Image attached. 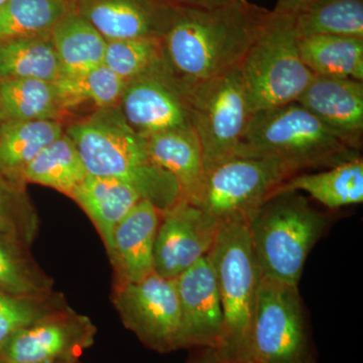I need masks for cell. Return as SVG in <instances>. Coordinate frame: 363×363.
Returning <instances> with one entry per match:
<instances>
[{
    "label": "cell",
    "mask_w": 363,
    "mask_h": 363,
    "mask_svg": "<svg viewBox=\"0 0 363 363\" xmlns=\"http://www.w3.org/2000/svg\"><path fill=\"white\" fill-rule=\"evenodd\" d=\"M207 255L223 309V339L217 350L227 363H238L247 347L260 277L247 217L221 221Z\"/></svg>",
    "instance_id": "5"
},
{
    "label": "cell",
    "mask_w": 363,
    "mask_h": 363,
    "mask_svg": "<svg viewBox=\"0 0 363 363\" xmlns=\"http://www.w3.org/2000/svg\"><path fill=\"white\" fill-rule=\"evenodd\" d=\"M74 4L107 42L162 39L179 9L160 0H74Z\"/></svg>",
    "instance_id": "15"
},
{
    "label": "cell",
    "mask_w": 363,
    "mask_h": 363,
    "mask_svg": "<svg viewBox=\"0 0 363 363\" xmlns=\"http://www.w3.org/2000/svg\"><path fill=\"white\" fill-rule=\"evenodd\" d=\"M298 102L252 114L235 157L264 159L298 173L359 157Z\"/></svg>",
    "instance_id": "3"
},
{
    "label": "cell",
    "mask_w": 363,
    "mask_h": 363,
    "mask_svg": "<svg viewBox=\"0 0 363 363\" xmlns=\"http://www.w3.org/2000/svg\"><path fill=\"white\" fill-rule=\"evenodd\" d=\"M238 363H257V362H250V360H245V362H238Z\"/></svg>",
    "instance_id": "38"
},
{
    "label": "cell",
    "mask_w": 363,
    "mask_h": 363,
    "mask_svg": "<svg viewBox=\"0 0 363 363\" xmlns=\"http://www.w3.org/2000/svg\"><path fill=\"white\" fill-rule=\"evenodd\" d=\"M68 306L60 293L28 297L0 291V350L21 329Z\"/></svg>",
    "instance_id": "33"
},
{
    "label": "cell",
    "mask_w": 363,
    "mask_h": 363,
    "mask_svg": "<svg viewBox=\"0 0 363 363\" xmlns=\"http://www.w3.org/2000/svg\"><path fill=\"white\" fill-rule=\"evenodd\" d=\"M294 16L298 39L318 35L363 38V0H316Z\"/></svg>",
    "instance_id": "28"
},
{
    "label": "cell",
    "mask_w": 363,
    "mask_h": 363,
    "mask_svg": "<svg viewBox=\"0 0 363 363\" xmlns=\"http://www.w3.org/2000/svg\"><path fill=\"white\" fill-rule=\"evenodd\" d=\"M32 363H59V362H32Z\"/></svg>",
    "instance_id": "40"
},
{
    "label": "cell",
    "mask_w": 363,
    "mask_h": 363,
    "mask_svg": "<svg viewBox=\"0 0 363 363\" xmlns=\"http://www.w3.org/2000/svg\"><path fill=\"white\" fill-rule=\"evenodd\" d=\"M220 221L181 198L162 212L155 243V272L167 279L206 257L213 247Z\"/></svg>",
    "instance_id": "13"
},
{
    "label": "cell",
    "mask_w": 363,
    "mask_h": 363,
    "mask_svg": "<svg viewBox=\"0 0 363 363\" xmlns=\"http://www.w3.org/2000/svg\"><path fill=\"white\" fill-rule=\"evenodd\" d=\"M162 212L140 200L117 224L108 253L116 283H133L155 272V243Z\"/></svg>",
    "instance_id": "17"
},
{
    "label": "cell",
    "mask_w": 363,
    "mask_h": 363,
    "mask_svg": "<svg viewBox=\"0 0 363 363\" xmlns=\"http://www.w3.org/2000/svg\"><path fill=\"white\" fill-rule=\"evenodd\" d=\"M269 13L248 0L178 9L161 40L167 70L187 91L238 68Z\"/></svg>",
    "instance_id": "1"
},
{
    "label": "cell",
    "mask_w": 363,
    "mask_h": 363,
    "mask_svg": "<svg viewBox=\"0 0 363 363\" xmlns=\"http://www.w3.org/2000/svg\"><path fill=\"white\" fill-rule=\"evenodd\" d=\"M71 199L82 208L94 224L107 252L111 250L117 224L143 200L125 182L91 175L76 189Z\"/></svg>",
    "instance_id": "19"
},
{
    "label": "cell",
    "mask_w": 363,
    "mask_h": 363,
    "mask_svg": "<svg viewBox=\"0 0 363 363\" xmlns=\"http://www.w3.org/2000/svg\"><path fill=\"white\" fill-rule=\"evenodd\" d=\"M73 7L67 0H7L0 6V44L50 35Z\"/></svg>",
    "instance_id": "27"
},
{
    "label": "cell",
    "mask_w": 363,
    "mask_h": 363,
    "mask_svg": "<svg viewBox=\"0 0 363 363\" xmlns=\"http://www.w3.org/2000/svg\"><path fill=\"white\" fill-rule=\"evenodd\" d=\"M161 40L143 38L109 40L104 65L125 83L152 73L164 66Z\"/></svg>",
    "instance_id": "32"
},
{
    "label": "cell",
    "mask_w": 363,
    "mask_h": 363,
    "mask_svg": "<svg viewBox=\"0 0 363 363\" xmlns=\"http://www.w3.org/2000/svg\"><path fill=\"white\" fill-rule=\"evenodd\" d=\"M59 363H80L79 360H75V362H59Z\"/></svg>",
    "instance_id": "39"
},
{
    "label": "cell",
    "mask_w": 363,
    "mask_h": 363,
    "mask_svg": "<svg viewBox=\"0 0 363 363\" xmlns=\"http://www.w3.org/2000/svg\"><path fill=\"white\" fill-rule=\"evenodd\" d=\"M350 149L358 152L363 136V81L315 76L298 99Z\"/></svg>",
    "instance_id": "16"
},
{
    "label": "cell",
    "mask_w": 363,
    "mask_h": 363,
    "mask_svg": "<svg viewBox=\"0 0 363 363\" xmlns=\"http://www.w3.org/2000/svg\"><path fill=\"white\" fill-rule=\"evenodd\" d=\"M203 351L198 357L188 363H227L215 348H202Z\"/></svg>",
    "instance_id": "36"
},
{
    "label": "cell",
    "mask_w": 363,
    "mask_h": 363,
    "mask_svg": "<svg viewBox=\"0 0 363 363\" xmlns=\"http://www.w3.org/2000/svg\"><path fill=\"white\" fill-rule=\"evenodd\" d=\"M240 70L253 113L298 101L315 75L301 58L294 14L269 13Z\"/></svg>",
    "instance_id": "6"
},
{
    "label": "cell",
    "mask_w": 363,
    "mask_h": 363,
    "mask_svg": "<svg viewBox=\"0 0 363 363\" xmlns=\"http://www.w3.org/2000/svg\"><path fill=\"white\" fill-rule=\"evenodd\" d=\"M298 51L315 76L363 81V38L330 35L301 38Z\"/></svg>",
    "instance_id": "23"
},
{
    "label": "cell",
    "mask_w": 363,
    "mask_h": 363,
    "mask_svg": "<svg viewBox=\"0 0 363 363\" xmlns=\"http://www.w3.org/2000/svg\"><path fill=\"white\" fill-rule=\"evenodd\" d=\"M245 360L315 363L298 286L259 277L252 328L240 362Z\"/></svg>",
    "instance_id": "7"
},
{
    "label": "cell",
    "mask_w": 363,
    "mask_h": 363,
    "mask_svg": "<svg viewBox=\"0 0 363 363\" xmlns=\"http://www.w3.org/2000/svg\"><path fill=\"white\" fill-rule=\"evenodd\" d=\"M50 37L62 76L79 75L104 65L107 40L78 13L75 4L54 26Z\"/></svg>",
    "instance_id": "20"
},
{
    "label": "cell",
    "mask_w": 363,
    "mask_h": 363,
    "mask_svg": "<svg viewBox=\"0 0 363 363\" xmlns=\"http://www.w3.org/2000/svg\"><path fill=\"white\" fill-rule=\"evenodd\" d=\"M87 176L77 147L64 133L28 164L21 182L25 186L38 184L52 188L71 198Z\"/></svg>",
    "instance_id": "24"
},
{
    "label": "cell",
    "mask_w": 363,
    "mask_h": 363,
    "mask_svg": "<svg viewBox=\"0 0 363 363\" xmlns=\"http://www.w3.org/2000/svg\"><path fill=\"white\" fill-rule=\"evenodd\" d=\"M96 335L90 318L68 306L14 334L0 350V362H75L94 344Z\"/></svg>",
    "instance_id": "11"
},
{
    "label": "cell",
    "mask_w": 363,
    "mask_h": 363,
    "mask_svg": "<svg viewBox=\"0 0 363 363\" xmlns=\"http://www.w3.org/2000/svg\"><path fill=\"white\" fill-rule=\"evenodd\" d=\"M187 94L207 174L235 157L253 112L240 67L190 88Z\"/></svg>",
    "instance_id": "8"
},
{
    "label": "cell",
    "mask_w": 363,
    "mask_h": 363,
    "mask_svg": "<svg viewBox=\"0 0 363 363\" xmlns=\"http://www.w3.org/2000/svg\"><path fill=\"white\" fill-rule=\"evenodd\" d=\"M174 279L181 308L182 350H219L224 333L223 309L208 255Z\"/></svg>",
    "instance_id": "14"
},
{
    "label": "cell",
    "mask_w": 363,
    "mask_h": 363,
    "mask_svg": "<svg viewBox=\"0 0 363 363\" xmlns=\"http://www.w3.org/2000/svg\"><path fill=\"white\" fill-rule=\"evenodd\" d=\"M247 222L260 276L298 286L328 217L300 192H286L269 198L248 215Z\"/></svg>",
    "instance_id": "4"
},
{
    "label": "cell",
    "mask_w": 363,
    "mask_h": 363,
    "mask_svg": "<svg viewBox=\"0 0 363 363\" xmlns=\"http://www.w3.org/2000/svg\"><path fill=\"white\" fill-rule=\"evenodd\" d=\"M88 175L125 182L164 212L182 198L178 182L152 161L147 140L128 125L118 106L95 109L65 128Z\"/></svg>",
    "instance_id": "2"
},
{
    "label": "cell",
    "mask_w": 363,
    "mask_h": 363,
    "mask_svg": "<svg viewBox=\"0 0 363 363\" xmlns=\"http://www.w3.org/2000/svg\"><path fill=\"white\" fill-rule=\"evenodd\" d=\"M112 302L125 328L150 350H182L181 308L175 279L156 272L133 283L114 284Z\"/></svg>",
    "instance_id": "10"
},
{
    "label": "cell",
    "mask_w": 363,
    "mask_h": 363,
    "mask_svg": "<svg viewBox=\"0 0 363 363\" xmlns=\"http://www.w3.org/2000/svg\"><path fill=\"white\" fill-rule=\"evenodd\" d=\"M39 229V215L26 186L0 174V234L30 247Z\"/></svg>",
    "instance_id": "31"
},
{
    "label": "cell",
    "mask_w": 363,
    "mask_h": 363,
    "mask_svg": "<svg viewBox=\"0 0 363 363\" xmlns=\"http://www.w3.org/2000/svg\"><path fill=\"white\" fill-rule=\"evenodd\" d=\"M306 192L329 209L363 202V161L362 157L340 162L319 173L297 174L279 186L276 195Z\"/></svg>",
    "instance_id": "21"
},
{
    "label": "cell",
    "mask_w": 363,
    "mask_h": 363,
    "mask_svg": "<svg viewBox=\"0 0 363 363\" xmlns=\"http://www.w3.org/2000/svg\"><path fill=\"white\" fill-rule=\"evenodd\" d=\"M6 1L7 0H0V6H4V4H6Z\"/></svg>",
    "instance_id": "37"
},
{
    "label": "cell",
    "mask_w": 363,
    "mask_h": 363,
    "mask_svg": "<svg viewBox=\"0 0 363 363\" xmlns=\"http://www.w3.org/2000/svg\"><path fill=\"white\" fill-rule=\"evenodd\" d=\"M64 133L63 124L56 119L2 121L0 123V174L21 184V175L28 164Z\"/></svg>",
    "instance_id": "22"
},
{
    "label": "cell",
    "mask_w": 363,
    "mask_h": 363,
    "mask_svg": "<svg viewBox=\"0 0 363 363\" xmlns=\"http://www.w3.org/2000/svg\"><path fill=\"white\" fill-rule=\"evenodd\" d=\"M67 1H74V0H67Z\"/></svg>",
    "instance_id": "41"
},
{
    "label": "cell",
    "mask_w": 363,
    "mask_h": 363,
    "mask_svg": "<svg viewBox=\"0 0 363 363\" xmlns=\"http://www.w3.org/2000/svg\"><path fill=\"white\" fill-rule=\"evenodd\" d=\"M152 161L168 171L180 186L182 198L195 201L206 178L199 138L192 126L145 138Z\"/></svg>",
    "instance_id": "18"
},
{
    "label": "cell",
    "mask_w": 363,
    "mask_h": 363,
    "mask_svg": "<svg viewBox=\"0 0 363 363\" xmlns=\"http://www.w3.org/2000/svg\"><path fill=\"white\" fill-rule=\"evenodd\" d=\"M168 6L179 9H213L227 6L234 0H160Z\"/></svg>",
    "instance_id": "34"
},
{
    "label": "cell",
    "mask_w": 363,
    "mask_h": 363,
    "mask_svg": "<svg viewBox=\"0 0 363 363\" xmlns=\"http://www.w3.org/2000/svg\"><path fill=\"white\" fill-rule=\"evenodd\" d=\"M297 174L271 160L233 157L208 172L201 192L191 203L220 222L248 217Z\"/></svg>",
    "instance_id": "9"
},
{
    "label": "cell",
    "mask_w": 363,
    "mask_h": 363,
    "mask_svg": "<svg viewBox=\"0 0 363 363\" xmlns=\"http://www.w3.org/2000/svg\"><path fill=\"white\" fill-rule=\"evenodd\" d=\"M117 106L128 125L143 138L192 126L187 91L164 64L126 83Z\"/></svg>",
    "instance_id": "12"
},
{
    "label": "cell",
    "mask_w": 363,
    "mask_h": 363,
    "mask_svg": "<svg viewBox=\"0 0 363 363\" xmlns=\"http://www.w3.org/2000/svg\"><path fill=\"white\" fill-rule=\"evenodd\" d=\"M0 363H2L1 362H0Z\"/></svg>",
    "instance_id": "42"
},
{
    "label": "cell",
    "mask_w": 363,
    "mask_h": 363,
    "mask_svg": "<svg viewBox=\"0 0 363 363\" xmlns=\"http://www.w3.org/2000/svg\"><path fill=\"white\" fill-rule=\"evenodd\" d=\"M63 113L55 82L37 79L0 81V123L60 121Z\"/></svg>",
    "instance_id": "25"
},
{
    "label": "cell",
    "mask_w": 363,
    "mask_h": 363,
    "mask_svg": "<svg viewBox=\"0 0 363 363\" xmlns=\"http://www.w3.org/2000/svg\"><path fill=\"white\" fill-rule=\"evenodd\" d=\"M50 35L0 44V81L37 79L56 82L62 73Z\"/></svg>",
    "instance_id": "26"
},
{
    "label": "cell",
    "mask_w": 363,
    "mask_h": 363,
    "mask_svg": "<svg viewBox=\"0 0 363 363\" xmlns=\"http://www.w3.org/2000/svg\"><path fill=\"white\" fill-rule=\"evenodd\" d=\"M0 291L39 297L54 292V281L20 241L0 234Z\"/></svg>",
    "instance_id": "29"
},
{
    "label": "cell",
    "mask_w": 363,
    "mask_h": 363,
    "mask_svg": "<svg viewBox=\"0 0 363 363\" xmlns=\"http://www.w3.org/2000/svg\"><path fill=\"white\" fill-rule=\"evenodd\" d=\"M64 111L90 104L95 109L118 105L126 83L105 65L75 76H62L55 82Z\"/></svg>",
    "instance_id": "30"
},
{
    "label": "cell",
    "mask_w": 363,
    "mask_h": 363,
    "mask_svg": "<svg viewBox=\"0 0 363 363\" xmlns=\"http://www.w3.org/2000/svg\"><path fill=\"white\" fill-rule=\"evenodd\" d=\"M316 0H278L274 11L279 13L296 14Z\"/></svg>",
    "instance_id": "35"
}]
</instances>
